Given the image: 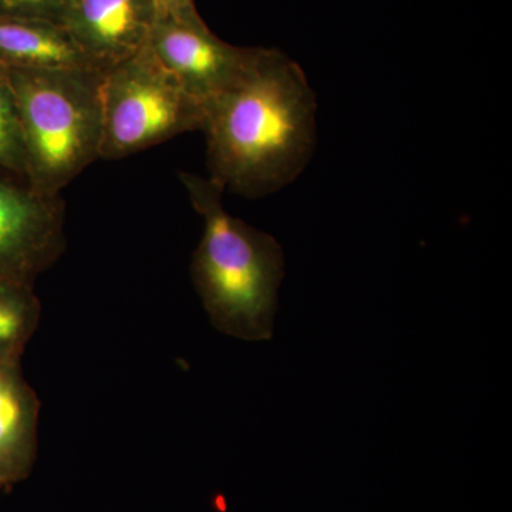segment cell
Segmentation results:
<instances>
[{"label":"cell","instance_id":"6da1fadb","mask_svg":"<svg viewBox=\"0 0 512 512\" xmlns=\"http://www.w3.org/2000/svg\"><path fill=\"white\" fill-rule=\"evenodd\" d=\"M204 109L210 178L225 191L264 197L291 184L311 160L315 92L281 50L258 47L237 82Z\"/></svg>","mask_w":512,"mask_h":512},{"label":"cell","instance_id":"7a4b0ae2","mask_svg":"<svg viewBox=\"0 0 512 512\" xmlns=\"http://www.w3.org/2000/svg\"><path fill=\"white\" fill-rule=\"evenodd\" d=\"M180 180L204 220L191 274L212 326L247 342L271 340L285 275L281 244L229 214L224 188L210 177L180 173Z\"/></svg>","mask_w":512,"mask_h":512},{"label":"cell","instance_id":"3957f363","mask_svg":"<svg viewBox=\"0 0 512 512\" xmlns=\"http://www.w3.org/2000/svg\"><path fill=\"white\" fill-rule=\"evenodd\" d=\"M8 70L26 150V181L59 195L100 158V72Z\"/></svg>","mask_w":512,"mask_h":512},{"label":"cell","instance_id":"277c9868","mask_svg":"<svg viewBox=\"0 0 512 512\" xmlns=\"http://www.w3.org/2000/svg\"><path fill=\"white\" fill-rule=\"evenodd\" d=\"M100 158L120 160L202 130L204 104L191 96L147 45L101 76Z\"/></svg>","mask_w":512,"mask_h":512},{"label":"cell","instance_id":"5b68a950","mask_svg":"<svg viewBox=\"0 0 512 512\" xmlns=\"http://www.w3.org/2000/svg\"><path fill=\"white\" fill-rule=\"evenodd\" d=\"M64 245L60 195L0 175V282L35 284L60 258Z\"/></svg>","mask_w":512,"mask_h":512},{"label":"cell","instance_id":"8992f818","mask_svg":"<svg viewBox=\"0 0 512 512\" xmlns=\"http://www.w3.org/2000/svg\"><path fill=\"white\" fill-rule=\"evenodd\" d=\"M147 46L204 106L237 82L258 50L224 42L211 32L200 15L156 19Z\"/></svg>","mask_w":512,"mask_h":512},{"label":"cell","instance_id":"52a82bcc","mask_svg":"<svg viewBox=\"0 0 512 512\" xmlns=\"http://www.w3.org/2000/svg\"><path fill=\"white\" fill-rule=\"evenodd\" d=\"M156 19L151 0H67L62 25L103 73L147 45Z\"/></svg>","mask_w":512,"mask_h":512},{"label":"cell","instance_id":"ba28073f","mask_svg":"<svg viewBox=\"0 0 512 512\" xmlns=\"http://www.w3.org/2000/svg\"><path fill=\"white\" fill-rule=\"evenodd\" d=\"M40 400L23 377L20 362L0 363V485H13L32 474L39 448Z\"/></svg>","mask_w":512,"mask_h":512},{"label":"cell","instance_id":"9c48e42d","mask_svg":"<svg viewBox=\"0 0 512 512\" xmlns=\"http://www.w3.org/2000/svg\"><path fill=\"white\" fill-rule=\"evenodd\" d=\"M0 66L26 72H100L63 25L43 19L0 18Z\"/></svg>","mask_w":512,"mask_h":512},{"label":"cell","instance_id":"30bf717a","mask_svg":"<svg viewBox=\"0 0 512 512\" xmlns=\"http://www.w3.org/2000/svg\"><path fill=\"white\" fill-rule=\"evenodd\" d=\"M40 316L42 303L33 285L0 282V363L20 362Z\"/></svg>","mask_w":512,"mask_h":512},{"label":"cell","instance_id":"8fae6325","mask_svg":"<svg viewBox=\"0 0 512 512\" xmlns=\"http://www.w3.org/2000/svg\"><path fill=\"white\" fill-rule=\"evenodd\" d=\"M0 175L26 180V150L8 70L0 66Z\"/></svg>","mask_w":512,"mask_h":512},{"label":"cell","instance_id":"7c38bea8","mask_svg":"<svg viewBox=\"0 0 512 512\" xmlns=\"http://www.w3.org/2000/svg\"><path fill=\"white\" fill-rule=\"evenodd\" d=\"M67 0H0V18L43 19L62 25Z\"/></svg>","mask_w":512,"mask_h":512},{"label":"cell","instance_id":"4fadbf2b","mask_svg":"<svg viewBox=\"0 0 512 512\" xmlns=\"http://www.w3.org/2000/svg\"><path fill=\"white\" fill-rule=\"evenodd\" d=\"M156 9L157 19L191 18L200 15L195 0H151Z\"/></svg>","mask_w":512,"mask_h":512},{"label":"cell","instance_id":"5bb4252c","mask_svg":"<svg viewBox=\"0 0 512 512\" xmlns=\"http://www.w3.org/2000/svg\"><path fill=\"white\" fill-rule=\"evenodd\" d=\"M3 491V488H2V485H0V493H2Z\"/></svg>","mask_w":512,"mask_h":512}]
</instances>
